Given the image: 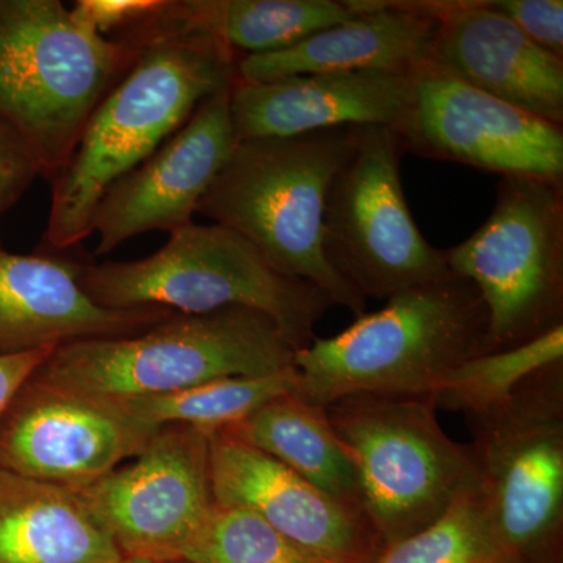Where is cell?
<instances>
[{"mask_svg":"<svg viewBox=\"0 0 563 563\" xmlns=\"http://www.w3.org/2000/svg\"><path fill=\"white\" fill-rule=\"evenodd\" d=\"M181 3L196 25L236 55L290 49L314 33L361 16L350 0H181Z\"/></svg>","mask_w":563,"mask_h":563,"instance_id":"obj_22","label":"cell"},{"mask_svg":"<svg viewBox=\"0 0 563 563\" xmlns=\"http://www.w3.org/2000/svg\"><path fill=\"white\" fill-rule=\"evenodd\" d=\"M136 51L132 36L84 27L60 0H0V118L31 147L44 179L68 163Z\"/></svg>","mask_w":563,"mask_h":563,"instance_id":"obj_4","label":"cell"},{"mask_svg":"<svg viewBox=\"0 0 563 563\" xmlns=\"http://www.w3.org/2000/svg\"><path fill=\"white\" fill-rule=\"evenodd\" d=\"M225 432L365 517L357 473L333 432L324 407L307 401L298 393H285Z\"/></svg>","mask_w":563,"mask_h":563,"instance_id":"obj_21","label":"cell"},{"mask_svg":"<svg viewBox=\"0 0 563 563\" xmlns=\"http://www.w3.org/2000/svg\"><path fill=\"white\" fill-rule=\"evenodd\" d=\"M488 313L472 282L450 274L387 299L339 335L296 351V391L325 407L355 393L429 395L485 354Z\"/></svg>","mask_w":563,"mask_h":563,"instance_id":"obj_3","label":"cell"},{"mask_svg":"<svg viewBox=\"0 0 563 563\" xmlns=\"http://www.w3.org/2000/svg\"><path fill=\"white\" fill-rule=\"evenodd\" d=\"M444 252L487 309L485 354L563 325V181L501 177L484 224Z\"/></svg>","mask_w":563,"mask_h":563,"instance_id":"obj_9","label":"cell"},{"mask_svg":"<svg viewBox=\"0 0 563 563\" xmlns=\"http://www.w3.org/2000/svg\"><path fill=\"white\" fill-rule=\"evenodd\" d=\"M214 503L240 507L321 563H374L384 551L362 514L225 431L210 433Z\"/></svg>","mask_w":563,"mask_h":563,"instance_id":"obj_15","label":"cell"},{"mask_svg":"<svg viewBox=\"0 0 563 563\" xmlns=\"http://www.w3.org/2000/svg\"><path fill=\"white\" fill-rule=\"evenodd\" d=\"M431 63L499 101L563 125V58L537 46L487 0H444Z\"/></svg>","mask_w":563,"mask_h":563,"instance_id":"obj_18","label":"cell"},{"mask_svg":"<svg viewBox=\"0 0 563 563\" xmlns=\"http://www.w3.org/2000/svg\"><path fill=\"white\" fill-rule=\"evenodd\" d=\"M490 5L537 46L563 58L562 0H492Z\"/></svg>","mask_w":563,"mask_h":563,"instance_id":"obj_27","label":"cell"},{"mask_svg":"<svg viewBox=\"0 0 563 563\" xmlns=\"http://www.w3.org/2000/svg\"><path fill=\"white\" fill-rule=\"evenodd\" d=\"M563 361V325L540 339L463 362L432 393L437 409L466 417L506 402L533 374Z\"/></svg>","mask_w":563,"mask_h":563,"instance_id":"obj_24","label":"cell"},{"mask_svg":"<svg viewBox=\"0 0 563 563\" xmlns=\"http://www.w3.org/2000/svg\"><path fill=\"white\" fill-rule=\"evenodd\" d=\"M404 151L501 177L563 181V128L426 63L395 125Z\"/></svg>","mask_w":563,"mask_h":563,"instance_id":"obj_11","label":"cell"},{"mask_svg":"<svg viewBox=\"0 0 563 563\" xmlns=\"http://www.w3.org/2000/svg\"><path fill=\"white\" fill-rule=\"evenodd\" d=\"M168 0H79L70 9L74 20L84 27L109 38L110 33L131 32L155 14L161 13Z\"/></svg>","mask_w":563,"mask_h":563,"instance_id":"obj_28","label":"cell"},{"mask_svg":"<svg viewBox=\"0 0 563 563\" xmlns=\"http://www.w3.org/2000/svg\"><path fill=\"white\" fill-rule=\"evenodd\" d=\"M129 35L139 51L92 111L68 163L52 184L44 243L66 251L91 235L103 195L179 131L210 96L236 79L235 52L196 25L184 3L165 9Z\"/></svg>","mask_w":563,"mask_h":563,"instance_id":"obj_1","label":"cell"},{"mask_svg":"<svg viewBox=\"0 0 563 563\" xmlns=\"http://www.w3.org/2000/svg\"><path fill=\"white\" fill-rule=\"evenodd\" d=\"M401 139L384 125L354 128L324 211V251L363 298L388 299L450 276L446 252L422 235L401 181Z\"/></svg>","mask_w":563,"mask_h":563,"instance_id":"obj_10","label":"cell"},{"mask_svg":"<svg viewBox=\"0 0 563 563\" xmlns=\"http://www.w3.org/2000/svg\"><path fill=\"white\" fill-rule=\"evenodd\" d=\"M374 563H512L493 539L477 487L435 523L383 551Z\"/></svg>","mask_w":563,"mask_h":563,"instance_id":"obj_25","label":"cell"},{"mask_svg":"<svg viewBox=\"0 0 563 563\" xmlns=\"http://www.w3.org/2000/svg\"><path fill=\"white\" fill-rule=\"evenodd\" d=\"M118 563H187L180 561H157V559L146 558H122Z\"/></svg>","mask_w":563,"mask_h":563,"instance_id":"obj_31","label":"cell"},{"mask_svg":"<svg viewBox=\"0 0 563 563\" xmlns=\"http://www.w3.org/2000/svg\"><path fill=\"white\" fill-rule=\"evenodd\" d=\"M122 558L79 492L0 468V563H118Z\"/></svg>","mask_w":563,"mask_h":563,"instance_id":"obj_20","label":"cell"},{"mask_svg":"<svg viewBox=\"0 0 563 563\" xmlns=\"http://www.w3.org/2000/svg\"><path fill=\"white\" fill-rule=\"evenodd\" d=\"M80 282L107 309L257 310L276 322L296 351L312 343L314 328L333 306L320 288L277 273L250 242L221 224L191 222L141 261L85 265Z\"/></svg>","mask_w":563,"mask_h":563,"instance_id":"obj_5","label":"cell"},{"mask_svg":"<svg viewBox=\"0 0 563 563\" xmlns=\"http://www.w3.org/2000/svg\"><path fill=\"white\" fill-rule=\"evenodd\" d=\"M352 136L354 128H342L240 141L196 213L239 233L277 273L312 284L361 317L366 299L324 251L325 201Z\"/></svg>","mask_w":563,"mask_h":563,"instance_id":"obj_2","label":"cell"},{"mask_svg":"<svg viewBox=\"0 0 563 563\" xmlns=\"http://www.w3.org/2000/svg\"><path fill=\"white\" fill-rule=\"evenodd\" d=\"M350 2L361 16L314 33L290 49L240 57L236 62L239 80L273 81L307 74L355 70L410 76L431 62L442 0Z\"/></svg>","mask_w":563,"mask_h":563,"instance_id":"obj_19","label":"cell"},{"mask_svg":"<svg viewBox=\"0 0 563 563\" xmlns=\"http://www.w3.org/2000/svg\"><path fill=\"white\" fill-rule=\"evenodd\" d=\"M187 563H321L258 515L214 503L181 554Z\"/></svg>","mask_w":563,"mask_h":563,"instance_id":"obj_26","label":"cell"},{"mask_svg":"<svg viewBox=\"0 0 563 563\" xmlns=\"http://www.w3.org/2000/svg\"><path fill=\"white\" fill-rule=\"evenodd\" d=\"M465 420L493 539L512 563L547 558L563 526V361Z\"/></svg>","mask_w":563,"mask_h":563,"instance_id":"obj_8","label":"cell"},{"mask_svg":"<svg viewBox=\"0 0 563 563\" xmlns=\"http://www.w3.org/2000/svg\"><path fill=\"white\" fill-rule=\"evenodd\" d=\"M57 347H44L22 354L0 355V420L18 393L38 372Z\"/></svg>","mask_w":563,"mask_h":563,"instance_id":"obj_30","label":"cell"},{"mask_svg":"<svg viewBox=\"0 0 563 563\" xmlns=\"http://www.w3.org/2000/svg\"><path fill=\"white\" fill-rule=\"evenodd\" d=\"M295 355L272 318L229 307L174 313L129 336L62 344L36 374L92 395L133 399L228 377L272 376L296 368Z\"/></svg>","mask_w":563,"mask_h":563,"instance_id":"obj_6","label":"cell"},{"mask_svg":"<svg viewBox=\"0 0 563 563\" xmlns=\"http://www.w3.org/2000/svg\"><path fill=\"white\" fill-rule=\"evenodd\" d=\"M412 74L321 73L273 81L236 79L231 114L236 141L290 139L329 129L395 128Z\"/></svg>","mask_w":563,"mask_h":563,"instance_id":"obj_17","label":"cell"},{"mask_svg":"<svg viewBox=\"0 0 563 563\" xmlns=\"http://www.w3.org/2000/svg\"><path fill=\"white\" fill-rule=\"evenodd\" d=\"M233 87V85H232ZM231 88L210 96L150 158L125 174L96 207V255L152 231L191 224L199 202L235 150Z\"/></svg>","mask_w":563,"mask_h":563,"instance_id":"obj_14","label":"cell"},{"mask_svg":"<svg viewBox=\"0 0 563 563\" xmlns=\"http://www.w3.org/2000/svg\"><path fill=\"white\" fill-rule=\"evenodd\" d=\"M324 409L384 550L439 521L479 483L472 446L443 431L432 396L355 393Z\"/></svg>","mask_w":563,"mask_h":563,"instance_id":"obj_7","label":"cell"},{"mask_svg":"<svg viewBox=\"0 0 563 563\" xmlns=\"http://www.w3.org/2000/svg\"><path fill=\"white\" fill-rule=\"evenodd\" d=\"M85 263L0 250V355L118 339L172 317L162 309H107L81 287Z\"/></svg>","mask_w":563,"mask_h":563,"instance_id":"obj_16","label":"cell"},{"mask_svg":"<svg viewBox=\"0 0 563 563\" xmlns=\"http://www.w3.org/2000/svg\"><path fill=\"white\" fill-rule=\"evenodd\" d=\"M298 369L258 377H228L187 390L120 399L133 418L147 428L190 426L207 433L225 431L251 417L266 402L296 391Z\"/></svg>","mask_w":563,"mask_h":563,"instance_id":"obj_23","label":"cell"},{"mask_svg":"<svg viewBox=\"0 0 563 563\" xmlns=\"http://www.w3.org/2000/svg\"><path fill=\"white\" fill-rule=\"evenodd\" d=\"M40 176V165L31 147L0 118V220Z\"/></svg>","mask_w":563,"mask_h":563,"instance_id":"obj_29","label":"cell"},{"mask_svg":"<svg viewBox=\"0 0 563 563\" xmlns=\"http://www.w3.org/2000/svg\"><path fill=\"white\" fill-rule=\"evenodd\" d=\"M157 431L120 399L35 373L0 420V468L81 490L135 457Z\"/></svg>","mask_w":563,"mask_h":563,"instance_id":"obj_13","label":"cell"},{"mask_svg":"<svg viewBox=\"0 0 563 563\" xmlns=\"http://www.w3.org/2000/svg\"><path fill=\"white\" fill-rule=\"evenodd\" d=\"M77 492L124 558L181 562L214 506L210 433L165 426L132 462Z\"/></svg>","mask_w":563,"mask_h":563,"instance_id":"obj_12","label":"cell"}]
</instances>
